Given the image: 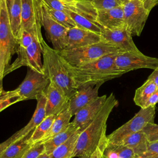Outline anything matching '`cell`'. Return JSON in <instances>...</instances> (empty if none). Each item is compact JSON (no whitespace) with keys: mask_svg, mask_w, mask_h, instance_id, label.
Masks as SVG:
<instances>
[{"mask_svg":"<svg viewBox=\"0 0 158 158\" xmlns=\"http://www.w3.org/2000/svg\"><path fill=\"white\" fill-rule=\"evenodd\" d=\"M37 104L35 112L29 121V122L22 128L17 131L14 134L15 135L17 139L23 138L31 131L40 124L46 117V98L44 93L39 95L37 98Z\"/></svg>","mask_w":158,"mask_h":158,"instance_id":"cell-19","label":"cell"},{"mask_svg":"<svg viewBox=\"0 0 158 158\" xmlns=\"http://www.w3.org/2000/svg\"><path fill=\"white\" fill-rule=\"evenodd\" d=\"M56 115L46 116L43 122L40 123L32 131L29 138V141L31 145L35 144L41 141L49 130Z\"/></svg>","mask_w":158,"mask_h":158,"instance_id":"cell-29","label":"cell"},{"mask_svg":"<svg viewBox=\"0 0 158 158\" xmlns=\"http://www.w3.org/2000/svg\"><path fill=\"white\" fill-rule=\"evenodd\" d=\"M17 140L15 135L14 134L12 136H11L9 138H8L7 140L4 141V142L0 143V155L2 153V152L12 143H14L15 141Z\"/></svg>","mask_w":158,"mask_h":158,"instance_id":"cell-40","label":"cell"},{"mask_svg":"<svg viewBox=\"0 0 158 158\" xmlns=\"http://www.w3.org/2000/svg\"><path fill=\"white\" fill-rule=\"evenodd\" d=\"M96 22L104 29L127 28L122 6L109 9L98 10Z\"/></svg>","mask_w":158,"mask_h":158,"instance_id":"cell-17","label":"cell"},{"mask_svg":"<svg viewBox=\"0 0 158 158\" xmlns=\"http://www.w3.org/2000/svg\"><path fill=\"white\" fill-rule=\"evenodd\" d=\"M101 158H104V157H103V156H101Z\"/></svg>","mask_w":158,"mask_h":158,"instance_id":"cell-50","label":"cell"},{"mask_svg":"<svg viewBox=\"0 0 158 158\" xmlns=\"http://www.w3.org/2000/svg\"><path fill=\"white\" fill-rule=\"evenodd\" d=\"M101 37V41L113 46L121 52H140L133 41V36L127 28L104 29Z\"/></svg>","mask_w":158,"mask_h":158,"instance_id":"cell-13","label":"cell"},{"mask_svg":"<svg viewBox=\"0 0 158 158\" xmlns=\"http://www.w3.org/2000/svg\"><path fill=\"white\" fill-rule=\"evenodd\" d=\"M80 131L78 130L65 143L56 148L50 158H72Z\"/></svg>","mask_w":158,"mask_h":158,"instance_id":"cell-26","label":"cell"},{"mask_svg":"<svg viewBox=\"0 0 158 158\" xmlns=\"http://www.w3.org/2000/svg\"><path fill=\"white\" fill-rule=\"evenodd\" d=\"M135 158H158V141L149 143L147 149Z\"/></svg>","mask_w":158,"mask_h":158,"instance_id":"cell-35","label":"cell"},{"mask_svg":"<svg viewBox=\"0 0 158 158\" xmlns=\"http://www.w3.org/2000/svg\"><path fill=\"white\" fill-rule=\"evenodd\" d=\"M142 131L149 143L158 141V124L154 122L148 123Z\"/></svg>","mask_w":158,"mask_h":158,"instance_id":"cell-32","label":"cell"},{"mask_svg":"<svg viewBox=\"0 0 158 158\" xmlns=\"http://www.w3.org/2000/svg\"><path fill=\"white\" fill-rule=\"evenodd\" d=\"M72 117V115L69 111L68 106L56 116L49 130L46 133L43 139L39 142V143L43 144L44 142L49 140L52 137L67 128L70 123V119Z\"/></svg>","mask_w":158,"mask_h":158,"instance_id":"cell-20","label":"cell"},{"mask_svg":"<svg viewBox=\"0 0 158 158\" xmlns=\"http://www.w3.org/2000/svg\"><path fill=\"white\" fill-rule=\"evenodd\" d=\"M41 23L44 27L46 36L52 43L53 49L60 51L67 48L68 29L54 21L48 13L44 3L40 2Z\"/></svg>","mask_w":158,"mask_h":158,"instance_id":"cell-12","label":"cell"},{"mask_svg":"<svg viewBox=\"0 0 158 158\" xmlns=\"http://www.w3.org/2000/svg\"><path fill=\"white\" fill-rule=\"evenodd\" d=\"M158 103V89L149 97L147 102H146L143 108L149 107H155Z\"/></svg>","mask_w":158,"mask_h":158,"instance_id":"cell-39","label":"cell"},{"mask_svg":"<svg viewBox=\"0 0 158 158\" xmlns=\"http://www.w3.org/2000/svg\"><path fill=\"white\" fill-rule=\"evenodd\" d=\"M58 52L68 64L74 67L83 65L109 54L121 52L116 48L103 41L81 48L64 49Z\"/></svg>","mask_w":158,"mask_h":158,"instance_id":"cell-5","label":"cell"},{"mask_svg":"<svg viewBox=\"0 0 158 158\" xmlns=\"http://www.w3.org/2000/svg\"><path fill=\"white\" fill-rule=\"evenodd\" d=\"M127 29L131 35H141L150 10L139 0H130L122 5Z\"/></svg>","mask_w":158,"mask_h":158,"instance_id":"cell-7","label":"cell"},{"mask_svg":"<svg viewBox=\"0 0 158 158\" xmlns=\"http://www.w3.org/2000/svg\"><path fill=\"white\" fill-rule=\"evenodd\" d=\"M40 0H21L22 29L31 33L40 43L44 40L41 31Z\"/></svg>","mask_w":158,"mask_h":158,"instance_id":"cell-8","label":"cell"},{"mask_svg":"<svg viewBox=\"0 0 158 158\" xmlns=\"http://www.w3.org/2000/svg\"><path fill=\"white\" fill-rule=\"evenodd\" d=\"M128 1H130V0H118L120 4L122 6L124 4H125V3H126L127 2H128Z\"/></svg>","mask_w":158,"mask_h":158,"instance_id":"cell-46","label":"cell"},{"mask_svg":"<svg viewBox=\"0 0 158 158\" xmlns=\"http://www.w3.org/2000/svg\"><path fill=\"white\" fill-rule=\"evenodd\" d=\"M157 89L154 82L148 78L146 81L136 89L133 98L135 104L143 108L149 97Z\"/></svg>","mask_w":158,"mask_h":158,"instance_id":"cell-25","label":"cell"},{"mask_svg":"<svg viewBox=\"0 0 158 158\" xmlns=\"http://www.w3.org/2000/svg\"><path fill=\"white\" fill-rule=\"evenodd\" d=\"M155 114V107L141 108L132 118L107 135V142L119 144L126 136L142 131L148 123H154Z\"/></svg>","mask_w":158,"mask_h":158,"instance_id":"cell-6","label":"cell"},{"mask_svg":"<svg viewBox=\"0 0 158 158\" xmlns=\"http://www.w3.org/2000/svg\"><path fill=\"white\" fill-rule=\"evenodd\" d=\"M80 158H88V157H83V156H81V157H79Z\"/></svg>","mask_w":158,"mask_h":158,"instance_id":"cell-49","label":"cell"},{"mask_svg":"<svg viewBox=\"0 0 158 158\" xmlns=\"http://www.w3.org/2000/svg\"><path fill=\"white\" fill-rule=\"evenodd\" d=\"M31 133L32 131L10 144L0 155V158H21L27 150L32 146L29 141Z\"/></svg>","mask_w":158,"mask_h":158,"instance_id":"cell-21","label":"cell"},{"mask_svg":"<svg viewBox=\"0 0 158 158\" xmlns=\"http://www.w3.org/2000/svg\"><path fill=\"white\" fill-rule=\"evenodd\" d=\"M2 0H0V10H1V3H2Z\"/></svg>","mask_w":158,"mask_h":158,"instance_id":"cell-47","label":"cell"},{"mask_svg":"<svg viewBox=\"0 0 158 158\" xmlns=\"http://www.w3.org/2000/svg\"><path fill=\"white\" fill-rule=\"evenodd\" d=\"M119 52L106 55L78 67L72 66L67 62V69L77 87L85 83L102 85L106 81L122 76L123 73L117 68L115 63V57Z\"/></svg>","mask_w":158,"mask_h":158,"instance_id":"cell-2","label":"cell"},{"mask_svg":"<svg viewBox=\"0 0 158 158\" xmlns=\"http://www.w3.org/2000/svg\"><path fill=\"white\" fill-rule=\"evenodd\" d=\"M101 85V83H85L78 86L77 93L69 102V109L72 116L99 96L98 91Z\"/></svg>","mask_w":158,"mask_h":158,"instance_id":"cell-14","label":"cell"},{"mask_svg":"<svg viewBox=\"0 0 158 158\" xmlns=\"http://www.w3.org/2000/svg\"><path fill=\"white\" fill-rule=\"evenodd\" d=\"M117 68L122 73L139 69H156L158 67V58L146 56L141 52H119L115 57Z\"/></svg>","mask_w":158,"mask_h":158,"instance_id":"cell-9","label":"cell"},{"mask_svg":"<svg viewBox=\"0 0 158 158\" xmlns=\"http://www.w3.org/2000/svg\"><path fill=\"white\" fill-rule=\"evenodd\" d=\"M49 83L45 74L28 67L25 78L15 89L23 101L36 99L39 95L43 93Z\"/></svg>","mask_w":158,"mask_h":158,"instance_id":"cell-11","label":"cell"},{"mask_svg":"<svg viewBox=\"0 0 158 158\" xmlns=\"http://www.w3.org/2000/svg\"><path fill=\"white\" fill-rule=\"evenodd\" d=\"M107 143V138L99 144L97 149L88 158H101L102 156L104 149Z\"/></svg>","mask_w":158,"mask_h":158,"instance_id":"cell-38","label":"cell"},{"mask_svg":"<svg viewBox=\"0 0 158 158\" xmlns=\"http://www.w3.org/2000/svg\"><path fill=\"white\" fill-rule=\"evenodd\" d=\"M118 104L115 95L110 93L96 117L80 133L72 158L88 157L107 138V122L111 112Z\"/></svg>","mask_w":158,"mask_h":158,"instance_id":"cell-1","label":"cell"},{"mask_svg":"<svg viewBox=\"0 0 158 158\" xmlns=\"http://www.w3.org/2000/svg\"><path fill=\"white\" fill-rule=\"evenodd\" d=\"M107 95L97 97L81 109L75 115L72 123L80 131H83L96 117L103 106Z\"/></svg>","mask_w":158,"mask_h":158,"instance_id":"cell-15","label":"cell"},{"mask_svg":"<svg viewBox=\"0 0 158 158\" xmlns=\"http://www.w3.org/2000/svg\"><path fill=\"white\" fill-rule=\"evenodd\" d=\"M41 45L44 74L50 83L58 88L70 100L77 93L78 88L67 69L66 60L58 51L49 47L44 40Z\"/></svg>","mask_w":158,"mask_h":158,"instance_id":"cell-3","label":"cell"},{"mask_svg":"<svg viewBox=\"0 0 158 158\" xmlns=\"http://www.w3.org/2000/svg\"><path fill=\"white\" fill-rule=\"evenodd\" d=\"M18 49V42L10 29L6 1L2 0L0 10V80L6 76L11 58Z\"/></svg>","mask_w":158,"mask_h":158,"instance_id":"cell-4","label":"cell"},{"mask_svg":"<svg viewBox=\"0 0 158 158\" xmlns=\"http://www.w3.org/2000/svg\"><path fill=\"white\" fill-rule=\"evenodd\" d=\"M40 1H41V0H40Z\"/></svg>","mask_w":158,"mask_h":158,"instance_id":"cell-51","label":"cell"},{"mask_svg":"<svg viewBox=\"0 0 158 158\" xmlns=\"http://www.w3.org/2000/svg\"><path fill=\"white\" fill-rule=\"evenodd\" d=\"M64 12H65L70 15V17L75 23L77 27L78 28L90 31L99 35H101L102 30L104 29L98 23L80 14L68 10L66 8Z\"/></svg>","mask_w":158,"mask_h":158,"instance_id":"cell-27","label":"cell"},{"mask_svg":"<svg viewBox=\"0 0 158 158\" xmlns=\"http://www.w3.org/2000/svg\"><path fill=\"white\" fill-rule=\"evenodd\" d=\"M35 37L27 31L22 29L21 35L18 40L19 48L27 49L34 41Z\"/></svg>","mask_w":158,"mask_h":158,"instance_id":"cell-36","label":"cell"},{"mask_svg":"<svg viewBox=\"0 0 158 158\" xmlns=\"http://www.w3.org/2000/svg\"><path fill=\"white\" fill-rule=\"evenodd\" d=\"M43 93L46 98V116L57 115L69 106V99L52 83H49Z\"/></svg>","mask_w":158,"mask_h":158,"instance_id":"cell-16","label":"cell"},{"mask_svg":"<svg viewBox=\"0 0 158 158\" xmlns=\"http://www.w3.org/2000/svg\"><path fill=\"white\" fill-rule=\"evenodd\" d=\"M78 130V129L70 122L67 128L43 143L44 146V152L48 154H51L56 148L65 143Z\"/></svg>","mask_w":158,"mask_h":158,"instance_id":"cell-23","label":"cell"},{"mask_svg":"<svg viewBox=\"0 0 158 158\" xmlns=\"http://www.w3.org/2000/svg\"><path fill=\"white\" fill-rule=\"evenodd\" d=\"M64 6H72L75 3L76 0H59Z\"/></svg>","mask_w":158,"mask_h":158,"instance_id":"cell-43","label":"cell"},{"mask_svg":"<svg viewBox=\"0 0 158 158\" xmlns=\"http://www.w3.org/2000/svg\"><path fill=\"white\" fill-rule=\"evenodd\" d=\"M8 13L11 31L18 42L22 31L21 0H14Z\"/></svg>","mask_w":158,"mask_h":158,"instance_id":"cell-24","label":"cell"},{"mask_svg":"<svg viewBox=\"0 0 158 158\" xmlns=\"http://www.w3.org/2000/svg\"><path fill=\"white\" fill-rule=\"evenodd\" d=\"M139 1H142V2L144 3L145 7H146L149 10H150V11L151 10V9H152L155 6H156V5L157 4L156 2H154V0H139Z\"/></svg>","mask_w":158,"mask_h":158,"instance_id":"cell-42","label":"cell"},{"mask_svg":"<svg viewBox=\"0 0 158 158\" xmlns=\"http://www.w3.org/2000/svg\"><path fill=\"white\" fill-rule=\"evenodd\" d=\"M23 101L15 89L6 91L3 88L2 80H0V112L10 106Z\"/></svg>","mask_w":158,"mask_h":158,"instance_id":"cell-30","label":"cell"},{"mask_svg":"<svg viewBox=\"0 0 158 158\" xmlns=\"http://www.w3.org/2000/svg\"><path fill=\"white\" fill-rule=\"evenodd\" d=\"M41 1L48 7L61 11H65V7L64 5L59 0H41Z\"/></svg>","mask_w":158,"mask_h":158,"instance_id":"cell-37","label":"cell"},{"mask_svg":"<svg viewBox=\"0 0 158 158\" xmlns=\"http://www.w3.org/2000/svg\"><path fill=\"white\" fill-rule=\"evenodd\" d=\"M120 144L130 148L133 151L135 155L138 156L147 149L149 142L144 133L140 131L126 136Z\"/></svg>","mask_w":158,"mask_h":158,"instance_id":"cell-22","label":"cell"},{"mask_svg":"<svg viewBox=\"0 0 158 158\" xmlns=\"http://www.w3.org/2000/svg\"><path fill=\"white\" fill-rule=\"evenodd\" d=\"M97 10H106L122 6L118 0H88Z\"/></svg>","mask_w":158,"mask_h":158,"instance_id":"cell-33","label":"cell"},{"mask_svg":"<svg viewBox=\"0 0 158 158\" xmlns=\"http://www.w3.org/2000/svg\"><path fill=\"white\" fill-rule=\"evenodd\" d=\"M5 1H6V6H7V10L9 11L10 10L11 6L13 4L14 0H5Z\"/></svg>","mask_w":158,"mask_h":158,"instance_id":"cell-44","label":"cell"},{"mask_svg":"<svg viewBox=\"0 0 158 158\" xmlns=\"http://www.w3.org/2000/svg\"><path fill=\"white\" fill-rule=\"evenodd\" d=\"M104 158H135L132 149L122 144H113L107 142L103 153Z\"/></svg>","mask_w":158,"mask_h":158,"instance_id":"cell-28","label":"cell"},{"mask_svg":"<svg viewBox=\"0 0 158 158\" xmlns=\"http://www.w3.org/2000/svg\"><path fill=\"white\" fill-rule=\"evenodd\" d=\"M101 41V35L75 27L68 30L67 45L65 49L81 48Z\"/></svg>","mask_w":158,"mask_h":158,"instance_id":"cell-18","label":"cell"},{"mask_svg":"<svg viewBox=\"0 0 158 158\" xmlns=\"http://www.w3.org/2000/svg\"><path fill=\"white\" fill-rule=\"evenodd\" d=\"M148 78L152 80L154 82L158 89V67L153 70V72L148 77Z\"/></svg>","mask_w":158,"mask_h":158,"instance_id":"cell-41","label":"cell"},{"mask_svg":"<svg viewBox=\"0 0 158 158\" xmlns=\"http://www.w3.org/2000/svg\"><path fill=\"white\" fill-rule=\"evenodd\" d=\"M38 158H50V154H48L44 152L41 154Z\"/></svg>","mask_w":158,"mask_h":158,"instance_id":"cell-45","label":"cell"},{"mask_svg":"<svg viewBox=\"0 0 158 158\" xmlns=\"http://www.w3.org/2000/svg\"><path fill=\"white\" fill-rule=\"evenodd\" d=\"M154 2H156L157 4H158V0H154Z\"/></svg>","mask_w":158,"mask_h":158,"instance_id":"cell-48","label":"cell"},{"mask_svg":"<svg viewBox=\"0 0 158 158\" xmlns=\"http://www.w3.org/2000/svg\"><path fill=\"white\" fill-rule=\"evenodd\" d=\"M41 52L42 47L41 43L35 38L33 42L27 49L19 48L17 52L18 57L9 65L6 75L22 66H26L38 72L44 74L41 59Z\"/></svg>","mask_w":158,"mask_h":158,"instance_id":"cell-10","label":"cell"},{"mask_svg":"<svg viewBox=\"0 0 158 158\" xmlns=\"http://www.w3.org/2000/svg\"><path fill=\"white\" fill-rule=\"evenodd\" d=\"M44 6L49 15L57 23L68 30L77 27L75 23L67 13L64 11L51 9L45 4Z\"/></svg>","mask_w":158,"mask_h":158,"instance_id":"cell-31","label":"cell"},{"mask_svg":"<svg viewBox=\"0 0 158 158\" xmlns=\"http://www.w3.org/2000/svg\"><path fill=\"white\" fill-rule=\"evenodd\" d=\"M44 146L43 143H36L32 145L23 154L21 158H38L41 154L44 152Z\"/></svg>","mask_w":158,"mask_h":158,"instance_id":"cell-34","label":"cell"}]
</instances>
